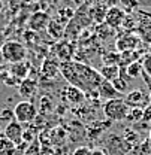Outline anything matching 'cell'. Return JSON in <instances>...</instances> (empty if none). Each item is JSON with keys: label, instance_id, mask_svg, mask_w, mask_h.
Wrapping results in <instances>:
<instances>
[{"label": "cell", "instance_id": "6da1fadb", "mask_svg": "<svg viewBox=\"0 0 151 155\" xmlns=\"http://www.w3.org/2000/svg\"><path fill=\"white\" fill-rule=\"evenodd\" d=\"M60 72L69 85L76 87L84 94H97V88L103 78L99 70L78 61H64L60 64Z\"/></svg>", "mask_w": 151, "mask_h": 155}, {"label": "cell", "instance_id": "7a4b0ae2", "mask_svg": "<svg viewBox=\"0 0 151 155\" xmlns=\"http://www.w3.org/2000/svg\"><path fill=\"white\" fill-rule=\"evenodd\" d=\"M129 106L126 104V101L123 98H112V100H106L102 106L103 115L106 116L108 121L114 122H121L126 119V116L129 114Z\"/></svg>", "mask_w": 151, "mask_h": 155}, {"label": "cell", "instance_id": "3957f363", "mask_svg": "<svg viewBox=\"0 0 151 155\" xmlns=\"http://www.w3.org/2000/svg\"><path fill=\"white\" fill-rule=\"evenodd\" d=\"M0 52H2L3 60L11 63V64L26 61V58H27V48H26V45H22L18 40L5 42L0 48Z\"/></svg>", "mask_w": 151, "mask_h": 155}, {"label": "cell", "instance_id": "277c9868", "mask_svg": "<svg viewBox=\"0 0 151 155\" xmlns=\"http://www.w3.org/2000/svg\"><path fill=\"white\" fill-rule=\"evenodd\" d=\"M12 110H14L15 121H18L19 124L33 122L38 116V107L32 101H27V100H22V101L17 103Z\"/></svg>", "mask_w": 151, "mask_h": 155}, {"label": "cell", "instance_id": "5b68a950", "mask_svg": "<svg viewBox=\"0 0 151 155\" xmlns=\"http://www.w3.org/2000/svg\"><path fill=\"white\" fill-rule=\"evenodd\" d=\"M135 146L127 143L123 136L109 134L106 139V155H126L132 151Z\"/></svg>", "mask_w": 151, "mask_h": 155}, {"label": "cell", "instance_id": "8992f818", "mask_svg": "<svg viewBox=\"0 0 151 155\" xmlns=\"http://www.w3.org/2000/svg\"><path fill=\"white\" fill-rule=\"evenodd\" d=\"M22 134H24V130H22V124H19L18 121L12 119L8 122V125L5 127V137L12 142L15 146L21 143L22 140Z\"/></svg>", "mask_w": 151, "mask_h": 155}, {"label": "cell", "instance_id": "52a82bcc", "mask_svg": "<svg viewBox=\"0 0 151 155\" xmlns=\"http://www.w3.org/2000/svg\"><path fill=\"white\" fill-rule=\"evenodd\" d=\"M126 19V12L123 8H118V6H112L106 11L105 14V22L108 27H112V28H118Z\"/></svg>", "mask_w": 151, "mask_h": 155}, {"label": "cell", "instance_id": "ba28073f", "mask_svg": "<svg viewBox=\"0 0 151 155\" xmlns=\"http://www.w3.org/2000/svg\"><path fill=\"white\" fill-rule=\"evenodd\" d=\"M129 107H144L147 104V96L141 90H132L123 98Z\"/></svg>", "mask_w": 151, "mask_h": 155}, {"label": "cell", "instance_id": "9c48e42d", "mask_svg": "<svg viewBox=\"0 0 151 155\" xmlns=\"http://www.w3.org/2000/svg\"><path fill=\"white\" fill-rule=\"evenodd\" d=\"M97 96L100 98H103L105 101L106 100H112V98H123V96L112 87V84L109 81H105V79L100 82V85L97 88Z\"/></svg>", "mask_w": 151, "mask_h": 155}, {"label": "cell", "instance_id": "30bf717a", "mask_svg": "<svg viewBox=\"0 0 151 155\" xmlns=\"http://www.w3.org/2000/svg\"><path fill=\"white\" fill-rule=\"evenodd\" d=\"M64 96L67 98V101L72 103V104H81L84 101V98H85V94L81 90H78L76 87H72V85H67L66 87Z\"/></svg>", "mask_w": 151, "mask_h": 155}, {"label": "cell", "instance_id": "8fae6325", "mask_svg": "<svg viewBox=\"0 0 151 155\" xmlns=\"http://www.w3.org/2000/svg\"><path fill=\"white\" fill-rule=\"evenodd\" d=\"M9 73L15 78L17 81H22L27 78V73H29V63L27 61H21V63H15L11 66L9 69Z\"/></svg>", "mask_w": 151, "mask_h": 155}, {"label": "cell", "instance_id": "7c38bea8", "mask_svg": "<svg viewBox=\"0 0 151 155\" xmlns=\"http://www.w3.org/2000/svg\"><path fill=\"white\" fill-rule=\"evenodd\" d=\"M18 91L22 97H27V98H29V97H33L35 93H36V82H35L33 79H29V78L22 79V81L19 82Z\"/></svg>", "mask_w": 151, "mask_h": 155}, {"label": "cell", "instance_id": "4fadbf2b", "mask_svg": "<svg viewBox=\"0 0 151 155\" xmlns=\"http://www.w3.org/2000/svg\"><path fill=\"white\" fill-rule=\"evenodd\" d=\"M46 24H50L48 15L43 14V12H38V14H35V15L32 17L30 22H29V27H30L32 30H42V28L46 27Z\"/></svg>", "mask_w": 151, "mask_h": 155}, {"label": "cell", "instance_id": "5bb4252c", "mask_svg": "<svg viewBox=\"0 0 151 155\" xmlns=\"http://www.w3.org/2000/svg\"><path fill=\"white\" fill-rule=\"evenodd\" d=\"M99 73H100V76L103 78L105 81H114L115 78L120 76V67L118 66H103L100 70H99Z\"/></svg>", "mask_w": 151, "mask_h": 155}, {"label": "cell", "instance_id": "9a60e30c", "mask_svg": "<svg viewBox=\"0 0 151 155\" xmlns=\"http://www.w3.org/2000/svg\"><path fill=\"white\" fill-rule=\"evenodd\" d=\"M123 70L126 72V75L130 78V79L132 78H138V76H141V73H142V64H141V61H132Z\"/></svg>", "mask_w": 151, "mask_h": 155}, {"label": "cell", "instance_id": "2e32d148", "mask_svg": "<svg viewBox=\"0 0 151 155\" xmlns=\"http://www.w3.org/2000/svg\"><path fill=\"white\" fill-rule=\"evenodd\" d=\"M136 43H138V39L136 38L126 36V38H123L118 42V49L120 51H132V49H135Z\"/></svg>", "mask_w": 151, "mask_h": 155}, {"label": "cell", "instance_id": "e0dca14e", "mask_svg": "<svg viewBox=\"0 0 151 155\" xmlns=\"http://www.w3.org/2000/svg\"><path fill=\"white\" fill-rule=\"evenodd\" d=\"M127 121L130 122H136V121H142L144 119V109L142 107H130L129 114L126 116Z\"/></svg>", "mask_w": 151, "mask_h": 155}, {"label": "cell", "instance_id": "ac0fdd59", "mask_svg": "<svg viewBox=\"0 0 151 155\" xmlns=\"http://www.w3.org/2000/svg\"><path fill=\"white\" fill-rule=\"evenodd\" d=\"M111 84H112V87L123 96L126 91H127V88H129V84H127V81H124L123 78H115L114 81H111Z\"/></svg>", "mask_w": 151, "mask_h": 155}, {"label": "cell", "instance_id": "d6986e66", "mask_svg": "<svg viewBox=\"0 0 151 155\" xmlns=\"http://www.w3.org/2000/svg\"><path fill=\"white\" fill-rule=\"evenodd\" d=\"M15 152V145L9 142L8 139L0 142V155H14Z\"/></svg>", "mask_w": 151, "mask_h": 155}, {"label": "cell", "instance_id": "ffe728a7", "mask_svg": "<svg viewBox=\"0 0 151 155\" xmlns=\"http://www.w3.org/2000/svg\"><path fill=\"white\" fill-rule=\"evenodd\" d=\"M141 64H142V72L151 76V54L144 55V58L141 60Z\"/></svg>", "mask_w": 151, "mask_h": 155}, {"label": "cell", "instance_id": "44dd1931", "mask_svg": "<svg viewBox=\"0 0 151 155\" xmlns=\"http://www.w3.org/2000/svg\"><path fill=\"white\" fill-rule=\"evenodd\" d=\"M0 118L2 119H5V121H12L14 119V110L12 109H9V107H6V109H3L2 112H0Z\"/></svg>", "mask_w": 151, "mask_h": 155}, {"label": "cell", "instance_id": "7402d4cb", "mask_svg": "<svg viewBox=\"0 0 151 155\" xmlns=\"http://www.w3.org/2000/svg\"><path fill=\"white\" fill-rule=\"evenodd\" d=\"M72 155H91V149L87 148V146H79L78 149L74 151V154Z\"/></svg>", "mask_w": 151, "mask_h": 155}, {"label": "cell", "instance_id": "603a6c76", "mask_svg": "<svg viewBox=\"0 0 151 155\" xmlns=\"http://www.w3.org/2000/svg\"><path fill=\"white\" fill-rule=\"evenodd\" d=\"M91 155H106V152L102 151V149H93V151H91Z\"/></svg>", "mask_w": 151, "mask_h": 155}, {"label": "cell", "instance_id": "cb8c5ba5", "mask_svg": "<svg viewBox=\"0 0 151 155\" xmlns=\"http://www.w3.org/2000/svg\"><path fill=\"white\" fill-rule=\"evenodd\" d=\"M3 61H5V60H3V57H2V52H0V64H2Z\"/></svg>", "mask_w": 151, "mask_h": 155}, {"label": "cell", "instance_id": "d4e9b609", "mask_svg": "<svg viewBox=\"0 0 151 155\" xmlns=\"http://www.w3.org/2000/svg\"><path fill=\"white\" fill-rule=\"evenodd\" d=\"M0 9H2V0H0Z\"/></svg>", "mask_w": 151, "mask_h": 155}]
</instances>
